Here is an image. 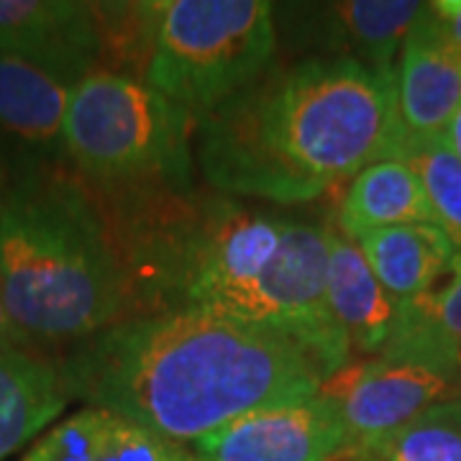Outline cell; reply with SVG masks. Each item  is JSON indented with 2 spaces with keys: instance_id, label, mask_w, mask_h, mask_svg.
Returning a JSON list of instances; mask_svg holds the SVG:
<instances>
[{
  "instance_id": "13",
  "label": "cell",
  "mask_w": 461,
  "mask_h": 461,
  "mask_svg": "<svg viewBox=\"0 0 461 461\" xmlns=\"http://www.w3.org/2000/svg\"><path fill=\"white\" fill-rule=\"evenodd\" d=\"M326 303L351 357H379L395 329V300L379 285L357 241L336 229H329Z\"/></svg>"
},
{
  "instance_id": "22",
  "label": "cell",
  "mask_w": 461,
  "mask_h": 461,
  "mask_svg": "<svg viewBox=\"0 0 461 461\" xmlns=\"http://www.w3.org/2000/svg\"><path fill=\"white\" fill-rule=\"evenodd\" d=\"M3 348H32V346L23 341V336L18 333L14 318L8 313V305H5V297L0 290V351Z\"/></svg>"
},
{
  "instance_id": "12",
  "label": "cell",
  "mask_w": 461,
  "mask_h": 461,
  "mask_svg": "<svg viewBox=\"0 0 461 461\" xmlns=\"http://www.w3.org/2000/svg\"><path fill=\"white\" fill-rule=\"evenodd\" d=\"M21 461H200L187 446L103 408H80L54 423Z\"/></svg>"
},
{
  "instance_id": "5",
  "label": "cell",
  "mask_w": 461,
  "mask_h": 461,
  "mask_svg": "<svg viewBox=\"0 0 461 461\" xmlns=\"http://www.w3.org/2000/svg\"><path fill=\"white\" fill-rule=\"evenodd\" d=\"M195 129V115L141 77L98 67L69 93L65 162L98 193L182 190L193 182Z\"/></svg>"
},
{
  "instance_id": "8",
  "label": "cell",
  "mask_w": 461,
  "mask_h": 461,
  "mask_svg": "<svg viewBox=\"0 0 461 461\" xmlns=\"http://www.w3.org/2000/svg\"><path fill=\"white\" fill-rule=\"evenodd\" d=\"M348 446L341 412L329 395L247 412L205 433L190 451L200 461H333Z\"/></svg>"
},
{
  "instance_id": "1",
  "label": "cell",
  "mask_w": 461,
  "mask_h": 461,
  "mask_svg": "<svg viewBox=\"0 0 461 461\" xmlns=\"http://www.w3.org/2000/svg\"><path fill=\"white\" fill-rule=\"evenodd\" d=\"M69 400L187 446L247 412L321 393L330 372L293 339L229 315H131L54 357Z\"/></svg>"
},
{
  "instance_id": "11",
  "label": "cell",
  "mask_w": 461,
  "mask_h": 461,
  "mask_svg": "<svg viewBox=\"0 0 461 461\" xmlns=\"http://www.w3.org/2000/svg\"><path fill=\"white\" fill-rule=\"evenodd\" d=\"M395 90L408 144L446 141V131L461 108V47L436 29L430 3L400 50Z\"/></svg>"
},
{
  "instance_id": "7",
  "label": "cell",
  "mask_w": 461,
  "mask_h": 461,
  "mask_svg": "<svg viewBox=\"0 0 461 461\" xmlns=\"http://www.w3.org/2000/svg\"><path fill=\"white\" fill-rule=\"evenodd\" d=\"M341 412L348 446L366 448L429 412L433 405L461 395L459 379L423 366L387 359L348 362L321 387Z\"/></svg>"
},
{
  "instance_id": "17",
  "label": "cell",
  "mask_w": 461,
  "mask_h": 461,
  "mask_svg": "<svg viewBox=\"0 0 461 461\" xmlns=\"http://www.w3.org/2000/svg\"><path fill=\"white\" fill-rule=\"evenodd\" d=\"M412 223L436 226V218L423 182L405 159H384L362 169L339 203V230L346 239Z\"/></svg>"
},
{
  "instance_id": "2",
  "label": "cell",
  "mask_w": 461,
  "mask_h": 461,
  "mask_svg": "<svg viewBox=\"0 0 461 461\" xmlns=\"http://www.w3.org/2000/svg\"><path fill=\"white\" fill-rule=\"evenodd\" d=\"M405 144L395 69L336 54L272 65L198 118L195 162L218 193L297 205L400 159Z\"/></svg>"
},
{
  "instance_id": "10",
  "label": "cell",
  "mask_w": 461,
  "mask_h": 461,
  "mask_svg": "<svg viewBox=\"0 0 461 461\" xmlns=\"http://www.w3.org/2000/svg\"><path fill=\"white\" fill-rule=\"evenodd\" d=\"M75 83L0 54V159L8 175L65 162L62 129Z\"/></svg>"
},
{
  "instance_id": "18",
  "label": "cell",
  "mask_w": 461,
  "mask_h": 461,
  "mask_svg": "<svg viewBox=\"0 0 461 461\" xmlns=\"http://www.w3.org/2000/svg\"><path fill=\"white\" fill-rule=\"evenodd\" d=\"M326 16L330 32L344 47V57H354L372 69H395L405 39L426 16L429 3L415 0H346L329 3Z\"/></svg>"
},
{
  "instance_id": "3",
  "label": "cell",
  "mask_w": 461,
  "mask_h": 461,
  "mask_svg": "<svg viewBox=\"0 0 461 461\" xmlns=\"http://www.w3.org/2000/svg\"><path fill=\"white\" fill-rule=\"evenodd\" d=\"M329 229L297 218L254 213L233 200L193 208L144 239L131 264L151 313L198 308L275 330L305 346L330 377L351 362V346L326 303Z\"/></svg>"
},
{
  "instance_id": "21",
  "label": "cell",
  "mask_w": 461,
  "mask_h": 461,
  "mask_svg": "<svg viewBox=\"0 0 461 461\" xmlns=\"http://www.w3.org/2000/svg\"><path fill=\"white\" fill-rule=\"evenodd\" d=\"M430 18H433L436 29L444 33L451 44L461 47V0L430 3Z\"/></svg>"
},
{
  "instance_id": "19",
  "label": "cell",
  "mask_w": 461,
  "mask_h": 461,
  "mask_svg": "<svg viewBox=\"0 0 461 461\" xmlns=\"http://www.w3.org/2000/svg\"><path fill=\"white\" fill-rule=\"evenodd\" d=\"M418 172L433 208L436 226L461 251V159L446 141L408 144L402 157Z\"/></svg>"
},
{
  "instance_id": "6",
  "label": "cell",
  "mask_w": 461,
  "mask_h": 461,
  "mask_svg": "<svg viewBox=\"0 0 461 461\" xmlns=\"http://www.w3.org/2000/svg\"><path fill=\"white\" fill-rule=\"evenodd\" d=\"M144 23L141 80L203 118L275 65L277 14L264 0L133 3Z\"/></svg>"
},
{
  "instance_id": "16",
  "label": "cell",
  "mask_w": 461,
  "mask_h": 461,
  "mask_svg": "<svg viewBox=\"0 0 461 461\" xmlns=\"http://www.w3.org/2000/svg\"><path fill=\"white\" fill-rule=\"evenodd\" d=\"M351 241L362 249L364 259L397 308L430 293L459 254L433 223L372 230Z\"/></svg>"
},
{
  "instance_id": "9",
  "label": "cell",
  "mask_w": 461,
  "mask_h": 461,
  "mask_svg": "<svg viewBox=\"0 0 461 461\" xmlns=\"http://www.w3.org/2000/svg\"><path fill=\"white\" fill-rule=\"evenodd\" d=\"M105 50L98 3L0 0V54L83 80Z\"/></svg>"
},
{
  "instance_id": "26",
  "label": "cell",
  "mask_w": 461,
  "mask_h": 461,
  "mask_svg": "<svg viewBox=\"0 0 461 461\" xmlns=\"http://www.w3.org/2000/svg\"><path fill=\"white\" fill-rule=\"evenodd\" d=\"M454 377L459 379V384H461V357H459V362H456V372H454Z\"/></svg>"
},
{
  "instance_id": "15",
  "label": "cell",
  "mask_w": 461,
  "mask_h": 461,
  "mask_svg": "<svg viewBox=\"0 0 461 461\" xmlns=\"http://www.w3.org/2000/svg\"><path fill=\"white\" fill-rule=\"evenodd\" d=\"M69 395L59 364L33 348L0 351V461L32 444L65 412Z\"/></svg>"
},
{
  "instance_id": "23",
  "label": "cell",
  "mask_w": 461,
  "mask_h": 461,
  "mask_svg": "<svg viewBox=\"0 0 461 461\" xmlns=\"http://www.w3.org/2000/svg\"><path fill=\"white\" fill-rule=\"evenodd\" d=\"M429 415L461 429V395L451 397V400H446V402H438V405H433L429 411Z\"/></svg>"
},
{
  "instance_id": "4",
  "label": "cell",
  "mask_w": 461,
  "mask_h": 461,
  "mask_svg": "<svg viewBox=\"0 0 461 461\" xmlns=\"http://www.w3.org/2000/svg\"><path fill=\"white\" fill-rule=\"evenodd\" d=\"M0 290L33 351H62L139 315V287L93 190L59 167L8 175Z\"/></svg>"
},
{
  "instance_id": "14",
  "label": "cell",
  "mask_w": 461,
  "mask_h": 461,
  "mask_svg": "<svg viewBox=\"0 0 461 461\" xmlns=\"http://www.w3.org/2000/svg\"><path fill=\"white\" fill-rule=\"evenodd\" d=\"M459 357L461 251L454 257L446 282H438L430 293L397 308L395 329L379 351V359L423 366L446 377H454Z\"/></svg>"
},
{
  "instance_id": "24",
  "label": "cell",
  "mask_w": 461,
  "mask_h": 461,
  "mask_svg": "<svg viewBox=\"0 0 461 461\" xmlns=\"http://www.w3.org/2000/svg\"><path fill=\"white\" fill-rule=\"evenodd\" d=\"M446 144L451 147V151L456 154L461 159V108L456 118L451 121V126H448V131H446Z\"/></svg>"
},
{
  "instance_id": "20",
  "label": "cell",
  "mask_w": 461,
  "mask_h": 461,
  "mask_svg": "<svg viewBox=\"0 0 461 461\" xmlns=\"http://www.w3.org/2000/svg\"><path fill=\"white\" fill-rule=\"evenodd\" d=\"M357 461H461V429L429 412L393 430L366 448H354Z\"/></svg>"
},
{
  "instance_id": "25",
  "label": "cell",
  "mask_w": 461,
  "mask_h": 461,
  "mask_svg": "<svg viewBox=\"0 0 461 461\" xmlns=\"http://www.w3.org/2000/svg\"><path fill=\"white\" fill-rule=\"evenodd\" d=\"M5 185H8V167L0 159V195H3V190H5Z\"/></svg>"
}]
</instances>
